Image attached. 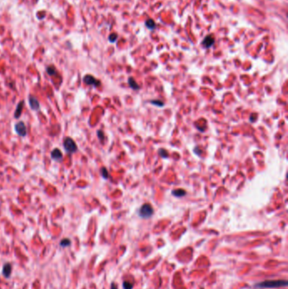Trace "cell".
<instances>
[{"instance_id": "6da1fadb", "label": "cell", "mask_w": 288, "mask_h": 289, "mask_svg": "<svg viewBox=\"0 0 288 289\" xmlns=\"http://www.w3.org/2000/svg\"><path fill=\"white\" fill-rule=\"evenodd\" d=\"M288 282L286 280H268L261 283H258L254 285L256 288H278L282 287H286Z\"/></svg>"}, {"instance_id": "7a4b0ae2", "label": "cell", "mask_w": 288, "mask_h": 289, "mask_svg": "<svg viewBox=\"0 0 288 289\" xmlns=\"http://www.w3.org/2000/svg\"><path fill=\"white\" fill-rule=\"evenodd\" d=\"M63 147H64V150H65L66 152L69 153V154H73V153L76 152L77 150H78L77 144H75V140L72 138H70V137L65 138L64 142H63Z\"/></svg>"}, {"instance_id": "3957f363", "label": "cell", "mask_w": 288, "mask_h": 289, "mask_svg": "<svg viewBox=\"0 0 288 289\" xmlns=\"http://www.w3.org/2000/svg\"><path fill=\"white\" fill-rule=\"evenodd\" d=\"M153 208H152V206L150 204H144L140 209L139 215L142 218H150L153 215Z\"/></svg>"}, {"instance_id": "277c9868", "label": "cell", "mask_w": 288, "mask_h": 289, "mask_svg": "<svg viewBox=\"0 0 288 289\" xmlns=\"http://www.w3.org/2000/svg\"><path fill=\"white\" fill-rule=\"evenodd\" d=\"M83 80L86 85H93L95 87H97L101 85V82L97 79L95 78L94 76L91 75H86L83 79Z\"/></svg>"}, {"instance_id": "5b68a950", "label": "cell", "mask_w": 288, "mask_h": 289, "mask_svg": "<svg viewBox=\"0 0 288 289\" xmlns=\"http://www.w3.org/2000/svg\"><path fill=\"white\" fill-rule=\"evenodd\" d=\"M15 132L21 137H25L26 134H27V130H26V126L25 125V123L23 122H19L16 123L15 125Z\"/></svg>"}, {"instance_id": "8992f818", "label": "cell", "mask_w": 288, "mask_h": 289, "mask_svg": "<svg viewBox=\"0 0 288 289\" xmlns=\"http://www.w3.org/2000/svg\"><path fill=\"white\" fill-rule=\"evenodd\" d=\"M201 43H202V45H203L205 48H210V47H212L214 45V43H215V37H214L212 34L207 35L206 37L204 38Z\"/></svg>"}, {"instance_id": "52a82bcc", "label": "cell", "mask_w": 288, "mask_h": 289, "mask_svg": "<svg viewBox=\"0 0 288 289\" xmlns=\"http://www.w3.org/2000/svg\"><path fill=\"white\" fill-rule=\"evenodd\" d=\"M29 104H30V107L32 108V110L34 111H37L40 109V103H39V101L36 97H32L31 96L30 97H29Z\"/></svg>"}, {"instance_id": "ba28073f", "label": "cell", "mask_w": 288, "mask_h": 289, "mask_svg": "<svg viewBox=\"0 0 288 289\" xmlns=\"http://www.w3.org/2000/svg\"><path fill=\"white\" fill-rule=\"evenodd\" d=\"M51 157H52V158H53L54 161L60 162V161H62V159H63V153H62V151H60L58 148H55V149H54V150L52 151Z\"/></svg>"}, {"instance_id": "9c48e42d", "label": "cell", "mask_w": 288, "mask_h": 289, "mask_svg": "<svg viewBox=\"0 0 288 289\" xmlns=\"http://www.w3.org/2000/svg\"><path fill=\"white\" fill-rule=\"evenodd\" d=\"M2 273H3V277H6V278L10 277V275L12 273V265L10 264V263L4 264V265L3 266V271H2Z\"/></svg>"}, {"instance_id": "30bf717a", "label": "cell", "mask_w": 288, "mask_h": 289, "mask_svg": "<svg viewBox=\"0 0 288 289\" xmlns=\"http://www.w3.org/2000/svg\"><path fill=\"white\" fill-rule=\"evenodd\" d=\"M24 103H25V101H21L19 102V104L17 105L16 110L15 112V118H16V119H19V116L21 115L22 110H23V107H24Z\"/></svg>"}, {"instance_id": "8fae6325", "label": "cell", "mask_w": 288, "mask_h": 289, "mask_svg": "<svg viewBox=\"0 0 288 289\" xmlns=\"http://www.w3.org/2000/svg\"><path fill=\"white\" fill-rule=\"evenodd\" d=\"M144 25L146 26V28H147L148 30L153 31V30L156 29L157 24H156V22H155L152 19H148L147 20L144 22Z\"/></svg>"}, {"instance_id": "7c38bea8", "label": "cell", "mask_w": 288, "mask_h": 289, "mask_svg": "<svg viewBox=\"0 0 288 289\" xmlns=\"http://www.w3.org/2000/svg\"><path fill=\"white\" fill-rule=\"evenodd\" d=\"M128 85H129V86H130L133 90H138V89L140 88V85L136 83L135 79L132 78V77H129V78H128Z\"/></svg>"}, {"instance_id": "4fadbf2b", "label": "cell", "mask_w": 288, "mask_h": 289, "mask_svg": "<svg viewBox=\"0 0 288 289\" xmlns=\"http://www.w3.org/2000/svg\"><path fill=\"white\" fill-rule=\"evenodd\" d=\"M172 195L176 196V197H183V196H184L186 195V191H185L184 189H175V190H173L172 192Z\"/></svg>"}, {"instance_id": "5bb4252c", "label": "cell", "mask_w": 288, "mask_h": 289, "mask_svg": "<svg viewBox=\"0 0 288 289\" xmlns=\"http://www.w3.org/2000/svg\"><path fill=\"white\" fill-rule=\"evenodd\" d=\"M71 244V240L69 239H63L61 240L60 242V246L63 247V248H67Z\"/></svg>"}, {"instance_id": "9a60e30c", "label": "cell", "mask_w": 288, "mask_h": 289, "mask_svg": "<svg viewBox=\"0 0 288 289\" xmlns=\"http://www.w3.org/2000/svg\"><path fill=\"white\" fill-rule=\"evenodd\" d=\"M47 72L49 75H56V69L54 66H49L47 68Z\"/></svg>"}, {"instance_id": "2e32d148", "label": "cell", "mask_w": 288, "mask_h": 289, "mask_svg": "<svg viewBox=\"0 0 288 289\" xmlns=\"http://www.w3.org/2000/svg\"><path fill=\"white\" fill-rule=\"evenodd\" d=\"M118 37V36L116 33H112V34L109 36V37H108V40H109L110 42L113 43V42H115V41H117Z\"/></svg>"}, {"instance_id": "e0dca14e", "label": "cell", "mask_w": 288, "mask_h": 289, "mask_svg": "<svg viewBox=\"0 0 288 289\" xmlns=\"http://www.w3.org/2000/svg\"><path fill=\"white\" fill-rule=\"evenodd\" d=\"M123 289H132L133 288V284L130 283H128V282H126L124 281L123 283Z\"/></svg>"}, {"instance_id": "ac0fdd59", "label": "cell", "mask_w": 288, "mask_h": 289, "mask_svg": "<svg viewBox=\"0 0 288 289\" xmlns=\"http://www.w3.org/2000/svg\"><path fill=\"white\" fill-rule=\"evenodd\" d=\"M101 175H102V177H103L104 179H108L109 174H108V172H107V170L106 167H102V168L101 169Z\"/></svg>"}, {"instance_id": "d6986e66", "label": "cell", "mask_w": 288, "mask_h": 289, "mask_svg": "<svg viewBox=\"0 0 288 289\" xmlns=\"http://www.w3.org/2000/svg\"><path fill=\"white\" fill-rule=\"evenodd\" d=\"M150 102L153 104V105H157V106H158V107H163V105H164L162 101H161L154 100V101H151Z\"/></svg>"}, {"instance_id": "ffe728a7", "label": "cell", "mask_w": 288, "mask_h": 289, "mask_svg": "<svg viewBox=\"0 0 288 289\" xmlns=\"http://www.w3.org/2000/svg\"><path fill=\"white\" fill-rule=\"evenodd\" d=\"M159 154L161 155V157H167V153H166V151L165 150H163V149H161L160 151H159Z\"/></svg>"}, {"instance_id": "44dd1931", "label": "cell", "mask_w": 288, "mask_h": 289, "mask_svg": "<svg viewBox=\"0 0 288 289\" xmlns=\"http://www.w3.org/2000/svg\"><path fill=\"white\" fill-rule=\"evenodd\" d=\"M97 135H98V137H99V139H100L101 140H103V139H104V134H103V132H102V131L99 130V131L97 132Z\"/></svg>"}, {"instance_id": "7402d4cb", "label": "cell", "mask_w": 288, "mask_h": 289, "mask_svg": "<svg viewBox=\"0 0 288 289\" xmlns=\"http://www.w3.org/2000/svg\"><path fill=\"white\" fill-rule=\"evenodd\" d=\"M110 289H118V286L116 285V283H113L112 284H111V287H110Z\"/></svg>"}]
</instances>
